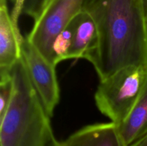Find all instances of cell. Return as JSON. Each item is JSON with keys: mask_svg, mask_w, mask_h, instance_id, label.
<instances>
[{"mask_svg": "<svg viewBox=\"0 0 147 146\" xmlns=\"http://www.w3.org/2000/svg\"><path fill=\"white\" fill-rule=\"evenodd\" d=\"M83 9L98 30V41L84 59L100 80L129 66L147 67V14L144 0H86Z\"/></svg>", "mask_w": 147, "mask_h": 146, "instance_id": "cell-1", "label": "cell"}, {"mask_svg": "<svg viewBox=\"0 0 147 146\" xmlns=\"http://www.w3.org/2000/svg\"><path fill=\"white\" fill-rule=\"evenodd\" d=\"M13 95L0 119V146H46L53 133L47 114L32 83L23 59L11 71Z\"/></svg>", "mask_w": 147, "mask_h": 146, "instance_id": "cell-2", "label": "cell"}, {"mask_svg": "<svg viewBox=\"0 0 147 146\" xmlns=\"http://www.w3.org/2000/svg\"><path fill=\"white\" fill-rule=\"evenodd\" d=\"M147 77V67L129 66L100 80L95 93L99 111L119 126L136 104Z\"/></svg>", "mask_w": 147, "mask_h": 146, "instance_id": "cell-3", "label": "cell"}, {"mask_svg": "<svg viewBox=\"0 0 147 146\" xmlns=\"http://www.w3.org/2000/svg\"><path fill=\"white\" fill-rule=\"evenodd\" d=\"M86 1V0H49L34 21L30 32L26 36L53 64V44L55 38L83 9Z\"/></svg>", "mask_w": 147, "mask_h": 146, "instance_id": "cell-4", "label": "cell"}, {"mask_svg": "<svg viewBox=\"0 0 147 146\" xmlns=\"http://www.w3.org/2000/svg\"><path fill=\"white\" fill-rule=\"evenodd\" d=\"M21 54L33 86L47 114L53 117L60 97L56 66L47 60L26 37L22 43Z\"/></svg>", "mask_w": 147, "mask_h": 146, "instance_id": "cell-5", "label": "cell"}, {"mask_svg": "<svg viewBox=\"0 0 147 146\" xmlns=\"http://www.w3.org/2000/svg\"><path fill=\"white\" fill-rule=\"evenodd\" d=\"M24 37L17 31L9 11L7 0H0V77L11 76L14 64L21 58Z\"/></svg>", "mask_w": 147, "mask_h": 146, "instance_id": "cell-6", "label": "cell"}, {"mask_svg": "<svg viewBox=\"0 0 147 146\" xmlns=\"http://www.w3.org/2000/svg\"><path fill=\"white\" fill-rule=\"evenodd\" d=\"M60 144L61 146H125L118 125L113 122L84 126L60 142Z\"/></svg>", "mask_w": 147, "mask_h": 146, "instance_id": "cell-7", "label": "cell"}, {"mask_svg": "<svg viewBox=\"0 0 147 146\" xmlns=\"http://www.w3.org/2000/svg\"><path fill=\"white\" fill-rule=\"evenodd\" d=\"M71 23L73 37L68 59H84L97 44L98 30L96 23L90 14L84 9L73 18Z\"/></svg>", "mask_w": 147, "mask_h": 146, "instance_id": "cell-8", "label": "cell"}, {"mask_svg": "<svg viewBox=\"0 0 147 146\" xmlns=\"http://www.w3.org/2000/svg\"><path fill=\"white\" fill-rule=\"evenodd\" d=\"M118 129L125 146L131 145L147 133V77L136 104Z\"/></svg>", "mask_w": 147, "mask_h": 146, "instance_id": "cell-9", "label": "cell"}, {"mask_svg": "<svg viewBox=\"0 0 147 146\" xmlns=\"http://www.w3.org/2000/svg\"><path fill=\"white\" fill-rule=\"evenodd\" d=\"M73 28L71 21L60 31L55 38L53 44V54L54 64H57L63 60H68L69 54L73 43Z\"/></svg>", "mask_w": 147, "mask_h": 146, "instance_id": "cell-10", "label": "cell"}, {"mask_svg": "<svg viewBox=\"0 0 147 146\" xmlns=\"http://www.w3.org/2000/svg\"><path fill=\"white\" fill-rule=\"evenodd\" d=\"M13 81L11 75L1 79L0 82V119L7 112L13 95Z\"/></svg>", "mask_w": 147, "mask_h": 146, "instance_id": "cell-11", "label": "cell"}, {"mask_svg": "<svg viewBox=\"0 0 147 146\" xmlns=\"http://www.w3.org/2000/svg\"><path fill=\"white\" fill-rule=\"evenodd\" d=\"M47 0H26L23 13L35 21L41 14Z\"/></svg>", "mask_w": 147, "mask_h": 146, "instance_id": "cell-12", "label": "cell"}, {"mask_svg": "<svg viewBox=\"0 0 147 146\" xmlns=\"http://www.w3.org/2000/svg\"><path fill=\"white\" fill-rule=\"evenodd\" d=\"M13 2V8L11 11V20L13 21L16 29L20 32V28H19V19H20L21 14L23 13L24 4L26 0H11Z\"/></svg>", "mask_w": 147, "mask_h": 146, "instance_id": "cell-13", "label": "cell"}, {"mask_svg": "<svg viewBox=\"0 0 147 146\" xmlns=\"http://www.w3.org/2000/svg\"><path fill=\"white\" fill-rule=\"evenodd\" d=\"M46 146H61L60 142L55 138L54 134H53V132L50 134Z\"/></svg>", "mask_w": 147, "mask_h": 146, "instance_id": "cell-14", "label": "cell"}, {"mask_svg": "<svg viewBox=\"0 0 147 146\" xmlns=\"http://www.w3.org/2000/svg\"><path fill=\"white\" fill-rule=\"evenodd\" d=\"M130 146H147V133L144 137Z\"/></svg>", "mask_w": 147, "mask_h": 146, "instance_id": "cell-15", "label": "cell"}, {"mask_svg": "<svg viewBox=\"0 0 147 146\" xmlns=\"http://www.w3.org/2000/svg\"><path fill=\"white\" fill-rule=\"evenodd\" d=\"M144 2L145 9H146V14H147V0H144Z\"/></svg>", "mask_w": 147, "mask_h": 146, "instance_id": "cell-16", "label": "cell"}, {"mask_svg": "<svg viewBox=\"0 0 147 146\" xmlns=\"http://www.w3.org/2000/svg\"><path fill=\"white\" fill-rule=\"evenodd\" d=\"M48 1H49V0H47V1H46V3H47Z\"/></svg>", "mask_w": 147, "mask_h": 146, "instance_id": "cell-17", "label": "cell"}]
</instances>
